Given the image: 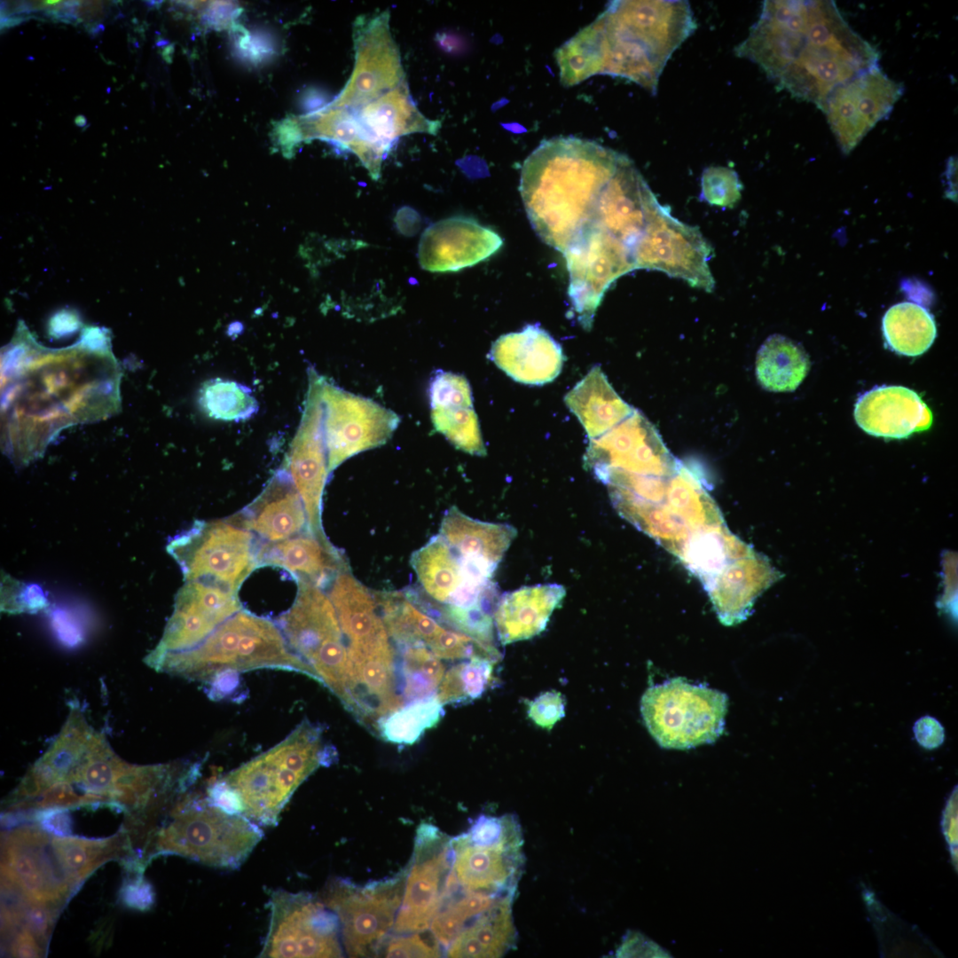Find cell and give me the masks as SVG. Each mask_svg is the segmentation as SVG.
<instances>
[{
    "label": "cell",
    "mask_w": 958,
    "mask_h": 958,
    "mask_svg": "<svg viewBox=\"0 0 958 958\" xmlns=\"http://www.w3.org/2000/svg\"><path fill=\"white\" fill-rule=\"evenodd\" d=\"M734 52L758 65L778 89L820 109L834 89L878 67L880 57L830 0L764 1Z\"/></svg>",
    "instance_id": "6da1fadb"
},
{
    "label": "cell",
    "mask_w": 958,
    "mask_h": 958,
    "mask_svg": "<svg viewBox=\"0 0 958 958\" xmlns=\"http://www.w3.org/2000/svg\"><path fill=\"white\" fill-rule=\"evenodd\" d=\"M91 354L48 353L12 370L4 417L17 462L37 457L59 429L116 411L118 366L109 355Z\"/></svg>",
    "instance_id": "7a4b0ae2"
},
{
    "label": "cell",
    "mask_w": 958,
    "mask_h": 958,
    "mask_svg": "<svg viewBox=\"0 0 958 958\" xmlns=\"http://www.w3.org/2000/svg\"><path fill=\"white\" fill-rule=\"evenodd\" d=\"M695 29L687 1H612L556 50L561 82L571 86L609 75L656 94L666 63Z\"/></svg>",
    "instance_id": "3957f363"
},
{
    "label": "cell",
    "mask_w": 958,
    "mask_h": 958,
    "mask_svg": "<svg viewBox=\"0 0 958 958\" xmlns=\"http://www.w3.org/2000/svg\"><path fill=\"white\" fill-rule=\"evenodd\" d=\"M624 154L576 137L543 140L523 162L519 191L539 238L562 253L590 223Z\"/></svg>",
    "instance_id": "277c9868"
},
{
    "label": "cell",
    "mask_w": 958,
    "mask_h": 958,
    "mask_svg": "<svg viewBox=\"0 0 958 958\" xmlns=\"http://www.w3.org/2000/svg\"><path fill=\"white\" fill-rule=\"evenodd\" d=\"M31 774L39 794L52 783L63 782L82 792V804L114 803L133 808L145 807L157 798L168 777L165 765L135 766L122 762L75 709Z\"/></svg>",
    "instance_id": "5b68a950"
},
{
    "label": "cell",
    "mask_w": 958,
    "mask_h": 958,
    "mask_svg": "<svg viewBox=\"0 0 958 958\" xmlns=\"http://www.w3.org/2000/svg\"><path fill=\"white\" fill-rule=\"evenodd\" d=\"M150 666L208 684L223 672L256 669L299 672L318 682L313 669L290 648L276 622L243 609L198 646L167 655Z\"/></svg>",
    "instance_id": "8992f818"
},
{
    "label": "cell",
    "mask_w": 958,
    "mask_h": 958,
    "mask_svg": "<svg viewBox=\"0 0 958 958\" xmlns=\"http://www.w3.org/2000/svg\"><path fill=\"white\" fill-rule=\"evenodd\" d=\"M331 757L321 727L305 719L281 742L221 780L237 795L242 815L273 826L296 789Z\"/></svg>",
    "instance_id": "52a82bcc"
},
{
    "label": "cell",
    "mask_w": 958,
    "mask_h": 958,
    "mask_svg": "<svg viewBox=\"0 0 958 958\" xmlns=\"http://www.w3.org/2000/svg\"><path fill=\"white\" fill-rule=\"evenodd\" d=\"M263 836L259 825L206 797L185 798L158 832V853L178 854L222 868H238Z\"/></svg>",
    "instance_id": "ba28073f"
},
{
    "label": "cell",
    "mask_w": 958,
    "mask_h": 958,
    "mask_svg": "<svg viewBox=\"0 0 958 958\" xmlns=\"http://www.w3.org/2000/svg\"><path fill=\"white\" fill-rule=\"evenodd\" d=\"M622 517L680 561L727 529L712 498L682 463L670 477L660 503H632L624 509Z\"/></svg>",
    "instance_id": "9c48e42d"
},
{
    "label": "cell",
    "mask_w": 958,
    "mask_h": 958,
    "mask_svg": "<svg viewBox=\"0 0 958 958\" xmlns=\"http://www.w3.org/2000/svg\"><path fill=\"white\" fill-rule=\"evenodd\" d=\"M522 846L514 815H481L451 840L452 872L466 891L514 897L525 861Z\"/></svg>",
    "instance_id": "30bf717a"
},
{
    "label": "cell",
    "mask_w": 958,
    "mask_h": 958,
    "mask_svg": "<svg viewBox=\"0 0 958 958\" xmlns=\"http://www.w3.org/2000/svg\"><path fill=\"white\" fill-rule=\"evenodd\" d=\"M727 706L724 693L683 678L650 687L640 701L650 734L662 748L676 750L714 742L724 731Z\"/></svg>",
    "instance_id": "8fae6325"
},
{
    "label": "cell",
    "mask_w": 958,
    "mask_h": 958,
    "mask_svg": "<svg viewBox=\"0 0 958 958\" xmlns=\"http://www.w3.org/2000/svg\"><path fill=\"white\" fill-rule=\"evenodd\" d=\"M260 539L231 517L196 521L170 540L168 553L178 563L185 581H203L238 592L258 568Z\"/></svg>",
    "instance_id": "7c38bea8"
},
{
    "label": "cell",
    "mask_w": 958,
    "mask_h": 958,
    "mask_svg": "<svg viewBox=\"0 0 958 958\" xmlns=\"http://www.w3.org/2000/svg\"><path fill=\"white\" fill-rule=\"evenodd\" d=\"M260 957H342L337 915L306 892L276 890Z\"/></svg>",
    "instance_id": "4fadbf2b"
},
{
    "label": "cell",
    "mask_w": 958,
    "mask_h": 958,
    "mask_svg": "<svg viewBox=\"0 0 958 958\" xmlns=\"http://www.w3.org/2000/svg\"><path fill=\"white\" fill-rule=\"evenodd\" d=\"M569 271L568 295L577 321L590 330L609 287L635 270L631 249L606 230L589 224L562 252Z\"/></svg>",
    "instance_id": "5bb4252c"
},
{
    "label": "cell",
    "mask_w": 958,
    "mask_h": 958,
    "mask_svg": "<svg viewBox=\"0 0 958 958\" xmlns=\"http://www.w3.org/2000/svg\"><path fill=\"white\" fill-rule=\"evenodd\" d=\"M320 393L330 473L349 458L386 444L400 422L393 411L346 391L322 375Z\"/></svg>",
    "instance_id": "9a60e30c"
},
{
    "label": "cell",
    "mask_w": 958,
    "mask_h": 958,
    "mask_svg": "<svg viewBox=\"0 0 958 958\" xmlns=\"http://www.w3.org/2000/svg\"><path fill=\"white\" fill-rule=\"evenodd\" d=\"M712 254L696 227L673 217L660 203L632 248L636 269L660 271L707 292L715 287L708 264Z\"/></svg>",
    "instance_id": "2e32d148"
},
{
    "label": "cell",
    "mask_w": 958,
    "mask_h": 958,
    "mask_svg": "<svg viewBox=\"0 0 958 958\" xmlns=\"http://www.w3.org/2000/svg\"><path fill=\"white\" fill-rule=\"evenodd\" d=\"M402 888L399 877L362 887L343 879L327 885L322 902L337 915L349 956L374 953L394 923Z\"/></svg>",
    "instance_id": "e0dca14e"
},
{
    "label": "cell",
    "mask_w": 958,
    "mask_h": 958,
    "mask_svg": "<svg viewBox=\"0 0 958 958\" xmlns=\"http://www.w3.org/2000/svg\"><path fill=\"white\" fill-rule=\"evenodd\" d=\"M353 41V72L328 106L357 110L405 81L400 51L390 32L389 10L357 18Z\"/></svg>",
    "instance_id": "ac0fdd59"
},
{
    "label": "cell",
    "mask_w": 958,
    "mask_h": 958,
    "mask_svg": "<svg viewBox=\"0 0 958 958\" xmlns=\"http://www.w3.org/2000/svg\"><path fill=\"white\" fill-rule=\"evenodd\" d=\"M35 828H22L4 837L2 885L28 903L53 907L75 886L57 860L51 838Z\"/></svg>",
    "instance_id": "d6986e66"
},
{
    "label": "cell",
    "mask_w": 958,
    "mask_h": 958,
    "mask_svg": "<svg viewBox=\"0 0 958 958\" xmlns=\"http://www.w3.org/2000/svg\"><path fill=\"white\" fill-rule=\"evenodd\" d=\"M903 93V84L879 67L834 89L821 110L843 153H851L876 123L887 118Z\"/></svg>",
    "instance_id": "ffe728a7"
},
{
    "label": "cell",
    "mask_w": 958,
    "mask_h": 958,
    "mask_svg": "<svg viewBox=\"0 0 958 958\" xmlns=\"http://www.w3.org/2000/svg\"><path fill=\"white\" fill-rule=\"evenodd\" d=\"M451 840L431 826L420 828L414 860L405 881L394 931L399 935L426 931L449 894Z\"/></svg>",
    "instance_id": "44dd1931"
},
{
    "label": "cell",
    "mask_w": 958,
    "mask_h": 958,
    "mask_svg": "<svg viewBox=\"0 0 958 958\" xmlns=\"http://www.w3.org/2000/svg\"><path fill=\"white\" fill-rule=\"evenodd\" d=\"M320 379L309 369V388L301 422L291 443L284 468L289 474L307 514L309 530L326 537L322 526V503L329 476L323 432Z\"/></svg>",
    "instance_id": "7402d4cb"
},
{
    "label": "cell",
    "mask_w": 958,
    "mask_h": 958,
    "mask_svg": "<svg viewBox=\"0 0 958 958\" xmlns=\"http://www.w3.org/2000/svg\"><path fill=\"white\" fill-rule=\"evenodd\" d=\"M653 424L638 410L598 438L590 440L584 467L593 474L616 469L640 475L669 476L679 468Z\"/></svg>",
    "instance_id": "603a6c76"
},
{
    "label": "cell",
    "mask_w": 958,
    "mask_h": 958,
    "mask_svg": "<svg viewBox=\"0 0 958 958\" xmlns=\"http://www.w3.org/2000/svg\"><path fill=\"white\" fill-rule=\"evenodd\" d=\"M240 609L238 592L203 581H185L176 594L163 635L146 663L150 665L167 655L193 648Z\"/></svg>",
    "instance_id": "cb8c5ba5"
},
{
    "label": "cell",
    "mask_w": 958,
    "mask_h": 958,
    "mask_svg": "<svg viewBox=\"0 0 958 958\" xmlns=\"http://www.w3.org/2000/svg\"><path fill=\"white\" fill-rule=\"evenodd\" d=\"M347 648L348 681L342 703L362 724L378 726L403 703L397 693L389 636Z\"/></svg>",
    "instance_id": "d4e9b609"
},
{
    "label": "cell",
    "mask_w": 958,
    "mask_h": 958,
    "mask_svg": "<svg viewBox=\"0 0 958 958\" xmlns=\"http://www.w3.org/2000/svg\"><path fill=\"white\" fill-rule=\"evenodd\" d=\"M293 605L276 620L290 648L310 667L346 646L334 607L324 590L297 580Z\"/></svg>",
    "instance_id": "484cf974"
},
{
    "label": "cell",
    "mask_w": 958,
    "mask_h": 958,
    "mask_svg": "<svg viewBox=\"0 0 958 958\" xmlns=\"http://www.w3.org/2000/svg\"><path fill=\"white\" fill-rule=\"evenodd\" d=\"M503 240L475 219L455 216L428 226L420 237L418 260L431 272L458 271L494 255Z\"/></svg>",
    "instance_id": "4316f807"
},
{
    "label": "cell",
    "mask_w": 958,
    "mask_h": 958,
    "mask_svg": "<svg viewBox=\"0 0 958 958\" xmlns=\"http://www.w3.org/2000/svg\"><path fill=\"white\" fill-rule=\"evenodd\" d=\"M658 205L648 183L633 161L624 154L616 173L602 190L588 224L606 230L632 253L650 215Z\"/></svg>",
    "instance_id": "83f0119b"
},
{
    "label": "cell",
    "mask_w": 958,
    "mask_h": 958,
    "mask_svg": "<svg viewBox=\"0 0 958 958\" xmlns=\"http://www.w3.org/2000/svg\"><path fill=\"white\" fill-rule=\"evenodd\" d=\"M231 518L264 543L282 541L309 530L302 500L284 467L276 471L248 506Z\"/></svg>",
    "instance_id": "f1b7e54d"
},
{
    "label": "cell",
    "mask_w": 958,
    "mask_h": 958,
    "mask_svg": "<svg viewBox=\"0 0 958 958\" xmlns=\"http://www.w3.org/2000/svg\"><path fill=\"white\" fill-rule=\"evenodd\" d=\"M489 357L514 381L529 385L553 381L565 359L561 345L538 325L501 335L493 342Z\"/></svg>",
    "instance_id": "f546056e"
},
{
    "label": "cell",
    "mask_w": 958,
    "mask_h": 958,
    "mask_svg": "<svg viewBox=\"0 0 958 958\" xmlns=\"http://www.w3.org/2000/svg\"><path fill=\"white\" fill-rule=\"evenodd\" d=\"M854 418L866 433L878 437L902 439L927 430L932 413L914 390L903 386H882L867 391L857 400Z\"/></svg>",
    "instance_id": "4dcf8cb0"
},
{
    "label": "cell",
    "mask_w": 958,
    "mask_h": 958,
    "mask_svg": "<svg viewBox=\"0 0 958 958\" xmlns=\"http://www.w3.org/2000/svg\"><path fill=\"white\" fill-rule=\"evenodd\" d=\"M428 392L435 428L457 449L486 455L467 380L460 374L439 372L433 377Z\"/></svg>",
    "instance_id": "1f68e13d"
},
{
    "label": "cell",
    "mask_w": 958,
    "mask_h": 958,
    "mask_svg": "<svg viewBox=\"0 0 958 958\" xmlns=\"http://www.w3.org/2000/svg\"><path fill=\"white\" fill-rule=\"evenodd\" d=\"M257 561L258 567L283 568L296 581H306L322 589L339 571L349 567L344 555L326 537L317 536L310 530L282 541L261 542Z\"/></svg>",
    "instance_id": "d6a6232c"
},
{
    "label": "cell",
    "mask_w": 958,
    "mask_h": 958,
    "mask_svg": "<svg viewBox=\"0 0 958 958\" xmlns=\"http://www.w3.org/2000/svg\"><path fill=\"white\" fill-rule=\"evenodd\" d=\"M565 594V588L557 584L523 586L504 593L493 613L501 644L529 640L543 632Z\"/></svg>",
    "instance_id": "836d02e7"
},
{
    "label": "cell",
    "mask_w": 958,
    "mask_h": 958,
    "mask_svg": "<svg viewBox=\"0 0 958 958\" xmlns=\"http://www.w3.org/2000/svg\"><path fill=\"white\" fill-rule=\"evenodd\" d=\"M302 124V137L325 139L350 151L373 179L381 177L382 161L391 146L373 137L351 109L327 105L308 114Z\"/></svg>",
    "instance_id": "e575fe53"
},
{
    "label": "cell",
    "mask_w": 958,
    "mask_h": 958,
    "mask_svg": "<svg viewBox=\"0 0 958 958\" xmlns=\"http://www.w3.org/2000/svg\"><path fill=\"white\" fill-rule=\"evenodd\" d=\"M439 535L461 560L475 561L498 567L517 535L509 524L473 519L456 506L444 515Z\"/></svg>",
    "instance_id": "d590c367"
},
{
    "label": "cell",
    "mask_w": 958,
    "mask_h": 958,
    "mask_svg": "<svg viewBox=\"0 0 958 958\" xmlns=\"http://www.w3.org/2000/svg\"><path fill=\"white\" fill-rule=\"evenodd\" d=\"M328 586L327 595L347 645L365 644L389 635L374 592L357 580L349 567L339 571Z\"/></svg>",
    "instance_id": "8d00e7d4"
},
{
    "label": "cell",
    "mask_w": 958,
    "mask_h": 958,
    "mask_svg": "<svg viewBox=\"0 0 958 958\" xmlns=\"http://www.w3.org/2000/svg\"><path fill=\"white\" fill-rule=\"evenodd\" d=\"M352 111L373 137L390 146L402 136L413 133L436 135L441 126L440 121L429 120L420 112L406 81Z\"/></svg>",
    "instance_id": "74e56055"
},
{
    "label": "cell",
    "mask_w": 958,
    "mask_h": 958,
    "mask_svg": "<svg viewBox=\"0 0 958 958\" xmlns=\"http://www.w3.org/2000/svg\"><path fill=\"white\" fill-rule=\"evenodd\" d=\"M564 402L590 440L609 431L634 411L618 396L598 365L566 394Z\"/></svg>",
    "instance_id": "f35d334b"
},
{
    "label": "cell",
    "mask_w": 958,
    "mask_h": 958,
    "mask_svg": "<svg viewBox=\"0 0 958 958\" xmlns=\"http://www.w3.org/2000/svg\"><path fill=\"white\" fill-rule=\"evenodd\" d=\"M514 896L498 899L469 923L447 947L448 957H501L515 946Z\"/></svg>",
    "instance_id": "ab89813d"
},
{
    "label": "cell",
    "mask_w": 958,
    "mask_h": 958,
    "mask_svg": "<svg viewBox=\"0 0 958 958\" xmlns=\"http://www.w3.org/2000/svg\"><path fill=\"white\" fill-rule=\"evenodd\" d=\"M809 368L810 360L803 347L780 334L768 337L757 354V379L769 391H794Z\"/></svg>",
    "instance_id": "60d3db41"
},
{
    "label": "cell",
    "mask_w": 958,
    "mask_h": 958,
    "mask_svg": "<svg viewBox=\"0 0 958 958\" xmlns=\"http://www.w3.org/2000/svg\"><path fill=\"white\" fill-rule=\"evenodd\" d=\"M410 563L423 591L436 602L447 604L464 582L459 557L439 534L414 551Z\"/></svg>",
    "instance_id": "b9f144b4"
},
{
    "label": "cell",
    "mask_w": 958,
    "mask_h": 958,
    "mask_svg": "<svg viewBox=\"0 0 958 958\" xmlns=\"http://www.w3.org/2000/svg\"><path fill=\"white\" fill-rule=\"evenodd\" d=\"M882 330L891 349L907 357L926 352L937 335L933 316L922 305L911 302L889 308L882 320Z\"/></svg>",
    "instance_id": "7bdbcfd3"
},
{
    "label": "cell",
    "mask_w": 958,
    "mask_h": 958,
    "mask_svg": "<svg viewBox=\"0 0 958 958\" xmlns=\"http://www.w3.org/2000/svg\"><path fill=\"white\" fill-rule=\"evenodd\" d=\"M374 594L389 636L401 647L427 645L443 629L406 594L400 592H374Z\"/></svg>",
    "instance_id": "ee69618b"
},
{
    "label": "cell",
    "mask_w": 958,
    "mask_h": 958,
    "mask_svg": "<svg viewBox=\"0 0 958 958\" xmlns=\"http://www.w3.org/2000/svg\"><path fill=\"white\" fill-rule=\"evenodd\" d=\"M121 841L118 836L104 840L55 836L51 838V846L62 869L75 887L98 866L118 854Z\"/></svg>",
    "instance_id": "f6af8a7d"
},
{
    "label": "cell",
    "mask_w": 958,
    "mask_h": 958,
    "mask_svg": "<svg viewBox=\"0 0 958 958\" xmlns=\"http://www.w3.org/2000/svg\"><path fill=\"white\" fill-rule=\"evenodd\" d=\"M444 715L443 704L436 695L401 706L381 719L377 732L384 741L411 745L423 734L436 726Z\"/></svg>",
    "instance_id": "bcb514c9"
},
{
    "label": "cell",
    "mask_w": 958,
    "mask_h": 958,
    "mask_svg": "<svg viewBox=\"0 0 958 958\" xmlns=\"http://www.w3.org/2000/svg\"><path fill=\"white\" fill-rule=\"evenodd\" d=\"M502 897L468 891L459 885L430 924L434 938L440 946L447 948L469 923Z\"/></svg>",
    "instance_id": "7dc6e473"
},
{
    "label": "cell",
    "mask_w": 958,
    "mask_h": 958,
    "mask_svg": "<svg viewBox=\"0 0 958 958\" xmlns=\"http://www.w3.org/2000/svg\"><path fill=\"white\" fill-rule=\"evenodd\" d=\"M199 404L208 417L223 421L247 420L259 408L249 388L221 378L211 379L203 384L199 393Z\"/></svg>",
    "instance_id": "c3c4849f"
},
{
    "label": "cell",
    "mask_w": 958,
    "mask_h": 958,
    "mask_svg": "<svg viewBox=\"0 0 958 958\" xmlns=\"http://www.w3.org/2000/svg\"><path fill=\"white\" fill-rule=\"evenodd\" d=\"M495 663L483 657H473L448 670L437 689L436 696L441 703H465L480 697L493 680Z\"/></svg>",
    "instance_id": "681fc988"
},
{
    "label": "cell",
    "mask_w": 958,
    "mask_h": 958,
    "mask_svg": "<svg viewBox=\"0 0 958 958\" xmlns=\"http://www.w3.org/2000/svg\"><path fill=\"white\" fill-rule=\"evenodd\" d=\"M404 696L410 702L436 695L444 678V666L424 643L403 647Z\"/></svg>",
    "instance_id": "f907efd6"
},
{
    "label": "cell",
    "mask_w": 958,
    "mask_h": 958,
    "mask_svg": "<svg viewBox=\"0 0 958 958\" xmlns=\"http://www.w3.org/2000/svg\"><path fill=\"white\" fill-rule=\"evenodd\" d=\"M742 185L738 174L731 168L711 166L701 177V198L707 203L733 208L741 199Z\"/></svg>",
    "instance_id": "816d5d0a"
},
{
    "label": "cell",
    "mask_w": 958,
    "mask_h": 958,
    "mask_svg": "<svg viewBox=\"0 0 958 958\" xmlns=\"http://www.w3.org/2000/svg\"><path fill=\"white\" fill-rule=\"evenodd\" d=\"M422 932L405 934L391 939L385 947L386 957H438L440 945L435 938L427 940Z\"/></svg>",
    "instance_id": "f5cc1de1"
},
{
    "label": "cell",
    "mask_w": 958,
    "mask_h": 958,
    "mask_svg": "<svg viewBox=\"0 0 958 958\" xmlns=\"http://www.w3.org/2000/svg\"><path fill=\"white\" fill-rule=\"evenodd\" d=\"M528 714L538 726L551 728L564 716V700L559 692H546L530 703Z\"/></svg>",
    "instance_id": "db71d44e"
},
{
    "label": "cell",
    "mask_w": 958,
    "mask_h": 958,
    "mask_svg": "<svg viewBox=\"0 0 958 958\" xmlns=\"http://www.w3.org/2000/svg\"><path fill=\"white\" fill-rule=\"evenodd\" d=\"M121 899L122 903L129 907L146 910L154 902V892L152 885L139 877L123 884Z\"/></svg>",
    "instance_id": "11a10c76"
},
{
    "label": "cell",
    "mask_w": 958,
    "mask_h": 958,
    "mask_svg": "<svg viewBox=\"0 0 958 958\" xmlns=\"http://www.w3.org/2000/svg\"><path fill=\"white\" fill-rule=\"evenodd\" d=\"M35 820L46 833L57 836L71 833V820L64 808H45L35 814Z\"/></svg>",
    "instance_id": "9f6ffc18"
},
{
    "label": "cell",
    "mask_w": 958,
    "mask_h": 958,
    "mask_svg": "<svg viewBox=\"0 0 958 958\" xmlns=\"http://www.w3.org/2000/svg\"><path fill=\"white\" fill-rule=\"evenodd\" d=\"M11 954L16 957H39L42 954L39 940L28 930L21 928L11 943Z\"/></svg>",
    "instance_id": "6f0895ef"
},
{
    "label": "cell",
    "mask_w": 958,
    "mask_h": 958,
    "mask_svg": "<svg viewBox=\"0 0 958 958\" xmlns=\"http://www.w3.org/2000/svg\"><path fill=\"white\" fill-rule=\"evenodd\" d=\"M239 52L251 61H259L271 51L266 39L259 35H245L237 41Z\"/></svg>",
    "instance_id": "680465c9"
},
{
    "label": "cell",
    "mask_w": 958,
    "mask_h": 958,
    "mask_svg": "<svg viewBox=\"0 0 958 958\" xmlns=\"http://www.w3.org/2000/svg\"><path fill=\"white\" fill-rule=\"evenodd\" d=\"M950 812L949 808L943 813L941 818V828L945 839L947 843L948 850L951 855L953 862L957 865V814L956 810L952 808ZM957 867V866H956Z\"/></svg>",
    "instance_id": "91938a15"
},
{
    "label": "cell",
    "mask_w": 958,
    "mask_h": 958,
    "mask_svg": "<svg viewBox=\"0 0 958 958\" xmlns=\"http://www.w3.org/2000/svg\"><path fill=\"white\" fill-rule=\"evenodd\" d=\"M235 12L236 9L232 3L215 2L209 6L208 19L211 25L216 27H224L230 23Z\"/></svg>",
    "instance_id": "94428289"
},
{
    "label": "cell",
    "mask_w": 958,
    "mask_h": 958,
    "mask_svg": "<svg viewBox=\"0 0 958 958\" xmlns=\"http://www.w3.org/2000/svg\"><path fill=\"white\" fill-rule=\"evenodd\" d=\"M324 102H325L324 97L319 96L318 93L315 92V93H312V94L310 93L308 95L304 105H305V106H307L308 109H314V108H318L320 106H322L324 104Z\"/></svg>",
    "instance_id": "6125c7cd"
}]
</instances>
